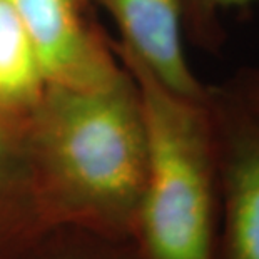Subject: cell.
Instances as JSON below:
<instances>
[{
    "mask_svg": "<svg viewBox=\"0 0 259 259\" xmlns=\"http://www.w3.org/2000/svg\"><path fill=\"white\" fill-rule=\"evenodd\" d=\"M257 0H179L186 40L209 54H218L226 44L223 14Z\"/></svg>",
    "mask_w": 259,
    "mask_h": 259,
    "instance_id": "9",
    "label": "cell"
},
{
    "mask_svg": "<svg viewBox=\"0 0 259 259\" xmlns=\"http://www.w3.org/2000/svg\"><path fill=\"white\" fill-rule=\"evenodd\" d=\"M221 85L259 119V65H242Z\"/></svg>",
    "mask_w": 259,
    "mask_h": 259,
    "instance_id": "10",
    "label": "cell"
},
{
    "mask_svg": "<svg viewBox=\"0 0 259 259\" xmlns=\"http://www.w3.org/2000/svg\"><path fill=\"white\" fill-rule=\"evenodd\" d=\"M49 82L35 47L9 0H0V114L27 124Z\"/></svg>",
    "mask_w": 259,
    "mask_h": 259,
    "instance_id": "7",
    "label": "cell"
},
{
    "mask_svg": "<svg viewBox=\"0 0 259 259\" xmlns=\"http://www.w3.org/2000/svg\"><path fill=\"white\" fill-rule=\"evenodd\" d=\"M22 259H139L134 242L104 238L91 231L59 226Z\"/></svg>",
    "mask_w": 259,
    "mask_h": 259,
    "instance_id": "8",
    "label": "cell"
},
{
    "mask_svg": "<svg viewBox=\"0 0 259 259\" xmlns=\"http://www.w3.org/2000/svg\"><path fill=\"white\" fill-rule=\"evenodd\" d=\"M59 226L38 181L27 125L0 114V259H22Z\"/></svg>",
    "mask_w": 259,
    "mask_h": 259,
    "instance_id": "6",
    "label": "cell"
},
{
    "mask_svg": "<svg viewBox=\"0 0 259 259\" xmlns=\"http://www.w3.org/2000/svg\"><path fill=\"white\" fill-rule=\"evenodd\" d=\"M109 14L117 27V44L132 54L167 89L204 99L202 84L186 56L179 0H89Z\"/></svg>",
    "mask_w": 259,
    "mask_h": 259,
    "instance_id": "5",
    "label": "cell"
},
{
    "mask_svg": "<svg viewBox=\"0 0 259 259\" xmlns=\"http://www.w3.org/2000/svg\"><path fill=\"white\" fill-rule=\"evenodd\" d=\"M27 137L49 207L60 226L134 242L147 174V132L136 79L49 84L27 119Z\"/></svg>",
    "mask_w": 259,
    "mask_h": 259,
    "instance_id": "1",
    "label": "cell"
},
{
    "mask_svg": "<svg viewBox=\"0 0 259 259\" xmlns=\"http://www.w3.org/2000/svg\"><path fill=\"white\" fill-rule=\"evenodd\" d=\"M112 46L137 82L147 132L137 257L216 259L219 178L207 96L192 99L167 89L117 42Z\"/></svg>",
    "mask_w": 259,
    "mask_h": 259,
    "instance_id": "2",
    "label": "cell"
},
{
    "mask_svg": "<svg viewBox=\"0 0 259 259\" xmlns=\"http://www.w3.org/2000/svg\"><path fill=\"white\" fill-rule=\"evenodd\" d=\"M219 178L216 259H259V119L219 85H209Z\"/></svg>",
    "mask_w": 259,
    "mask_h": 259,
    "instance_id": "3",
    "label": "cell"
},
{
    "mask_svg": "<svg viewBox=\"0 0 259 259\" xmlns=\"http://www.w3.org/2000/svg\"><path fill=\"white\" fill-rule=\"evenodd\" d=\"M19 14L49 84L97 85L122 70L111 40L92 25L89 0H9Z\"/></svg>",
    "mask_w": 259,
    "mask_h": 259,
    "instance_id": "4",
    "label": "cell"
}]
</instances>
